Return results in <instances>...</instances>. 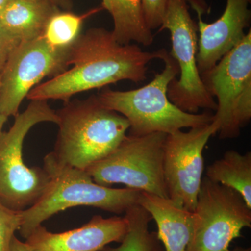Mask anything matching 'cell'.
<instances>
[{
  "instance_id": "cell-14",
  "label": "cell",
  "mask_w": 251,
  "mask_h": 251,
  "mask_svg": "<svg viewBox=\"0 0 251 251\" xmlns=\"http://www.w3.org/2000/svg\"><path fill=\"white\" fill-rule=\"evenodd\" d=\"M139 204L156 222L157 237L165 251H186L192 232V212L170 198L145 192L140 193Z\"/></svg>"
},
{
  "instance_id": "cell-6",
  "label": "cell",
  "mask_w": 251,
  "mask_h": 251,
  "mask_svg": "<svg viewBox=\"0 0 251 251\" xmlns=\"http://www.w3.org/2000/svg\"><path fill=\"white\" fill-rule=\"evenodd\" d=\"M217 99L212 124L221 139L237 138L251 119V31L214 67L201 74Z\"/></svg>"
},
{
  "instance_id": "cell-8",
  "label": "cell",
  "mask_w": 251,
  "mask_h": 251,
  "mask_svg": "<svg viewBox=\"0 0 251 251\" xmlns=\"http://www.w3.org/2000/svg\"><path fill=\"white\" fill-rule=\"evenodd\" d=\"M192 232L186 251H228L231 242L251 227V208L232 188L202 178Z\"/></svg>"
},
{
  "instance_id": "cell-9",
  "label": "cell",
  "mask_w": 251,
  "mask_h": 251,
  "mask_svg": "<svg viewBox=\"0 0 251 251\" xmlns=\"http://www.w3.org/2000/svg\"><path fill=\"white\" fill-rule=\"evenodd\" d=\"M188 0H168L160 31L171 33V55L179 68V79L168 87V97L182 111L198 113L201 109L216 110L217 104L206 91L197 66L198 25L188 11Z\"/></svg>"
},
{
  "instance_id": "cell-10",
  "label": "cell",
  "mask_w": 251,
  "mask_h": 251,
  "mask_svg": "<svg viewBox=\"0 0 251 251\" xmlns=\"http://www.w3.org/2000/svg\"><path fill=\"white\" fill-rule=\"evenodd\" d=\"M71 46L54 47L42 36L21 41L0 75V112L7 118L16 117L23 100L39 82L66 72Z\"/></svg>"
},
{
  "instance_id": "cell-7",
  "label": "cell",
  "mask_w": 251,
  "mask_h": 251,
  "mask_svg": "<svg viewBox=\"0 0 251 251\" xmlns=\"http://www.w3.org/2000/svg\"><path fill=\"white\" fill-rule=\"evenodd\" d=\"M167 133L162 132L135 136L126 135L108 156L87 168L94 182L110 187L121 184L168 198L163 176V148Z\"/></svg>"
},
{
  "instance_id": "cell-19",
  "label": "cell",
  "mask_w": 251,
  "mask_h": 251,
  "mask_svg": "<svg viewBox=\"0 0 251 251\" xmlns=\"http://www.w3.org/2000/svg\"><path fill=\"white\" fill-rule=\"evenodd\" d=\"M101 9L103 8L92 9L81 16L69 11H59L49 20L42 36L54 47H70L80 35L86 18Z\"/></svg>"
},
{
  "instance_id": "cell-26",
  "label": "cell",
  "mask_w": 251,
  "mask_h": 251,
  "mask_svg": "<svg viewBox=\"0 0 251 251\" xmlns=\"http://www.w3.org/2000/svg\"><path fill=\"white\" fill-rule=\"evenodd\" d=\"M11 0H0V16L4 12L8 4Z\"/></svg>"
},
{
  "instance_id": "cell-21",
  "label": "cell",
  "mask_w": 251,
  "mask_h": 251,
  "mask_svg": "<svg viewBox=\"0 0 251 251\" xmlns=\"http://www.w3.org/2000/svg\"><path fill=\"white\" fill-rule=\"evenodd\" d=\"M147 25L151 29L161 27L168 0H141Z\"/></svg>"
},
{
  "instance_id": "cell-22",
  "label": "cell",
  "mask_w": 251,
  "mask_h": 251,
  "mask_svg": "<svg viewBox=\"0 0 251 251\" xmlns=\"http://www.w3.org/2000/svg\"><path fill=\"white\" fill-rule=\"evenodd\" d=\"M19 39L6 30L0 23V75L13 51L20 44Z\"/></svg>"
},
{
  "instance_id": "cell-4",
  "label": "cell",
  "mask_w": 251,
  "mask_h": 251,
  "mask_svg": "<svg viewBox=\"0 0 251 251\" xmlns=\"http://www.w3.org/2000/svg\"><path fill=\"white\" fill-rule=\"evenodd\" d=\"M44 168L50 183L41 199L22 211L19 232L25 239L46 220L70 208L92 206L121 214L139 204L141 191L97 184L87 171L59 163L51 152L44 158Z\"/></svg>"
},
{
  "instance_id": "cell-15",
  "label": "cell",
  "mask_w": 251,
  "mask_h": 251,
  "mask_svg": "<svg viewBox=\"0 0 251 251\" xmlns=\"http://www.w3.org/2000/svg\"><path fill=\"white\" fill-rule=\"evenodd\" d=\"M59 11L47 0H11L0 23L20 41H29L42 36L49 20Z\"/></svg>"
},
{
  "instance_id": "cell-17",
  "label": "cell",
  "mask_w": 251,
  "mask_h": 251,
  "mask_svg": "<svg viewBox=\"0 0 251 251\" xmlns=\"http://www.w3.org/2000/svg\"><path fill=\"white\" fill-rule=\"evenodd\" d=\"M206 176L239 193L251 208V152L229 150L207 167Z\"/></svg>"
},
{
  "instance_id": "cell-1",
  "label": "cell",
  "mask_w": 251,
  "mask_h": 251,
  "mask_svg": "<svg viewBox=\"0 0 251 251\" xmlns=\"http://www.w3.org/2000/svg\"><path fill=\"white\" fill-rule=\"evenodd\" d=\"M158 55V51L149 52L135 44H119L112 31L104 28H92L71 46L69 65L72 67L35 86L26 98L67 102L77 93L119 81L143 82L149 63Z\"/></svg>"
},
{
  "instance_id": "cell-11",
  "label": "cell",
  "mask_w": 251,
  "mask_h": 251,
  "mask_svg": "<svg viewBox=\"0 0 251 251\" xmlns=\"http://www.w3.org/2000/svg\"><path fill=\"white\" fill-rule=\"evenodd\" d=\"M217 133L212 122L167 135L163 148V171L168 198L193 212L197 203L204 171L203 150Z\"/></svg>"
},
{
  "instance_id": "cell-3",
  "label": "cell",
  "mask_w": 251,
  "mask_h": 251,
  "mask_svg": "<svg viewBox=\"0 0 251 251\" xmlns=\"http://www.w3.org/2000/svg\"><path fill=\"white\" fill-rule=\"evenodd\" d=\"M158 54L165 67L161 73L155 74L150 83L137 90H104L97 96L100 103L125 117L129 123V135L135 136L156 132L169 134L182 128L210 124L214 117L211 111L188 113L169 100L168 85L179 74V68L166 49L158 50Z\"/></svg>"
},
{
  "instance_id": "cell-20",
  "label": "cell",
  "mask_w": 251,
  "mask_h": 251,
  "mask_svg": "<svg viewBox=\"0 0 251 251\" xmlns=\"http://www.w3.org/2000/svg\"><path fill=\"white\" fill-rule=\"evenodd\" d=\"M22 224V211L13 210L0 203V251H8Z\"/></svg>"
},
{
  "instance_id": "cell-23",
  "label": "cell",
  "mask_w": 251,
  "mask_h": 251,
  "mask_svg": "<svg viewBox=\"0 0 251 251\" xmlns=\"http://www.w3.org/2000/svg\"><path fill=\"white\" fill-rule=\"evenodd\" d=\"M8 251H38L35 248L32 247L27 242H23L20 241L16 236L13 238L9 250Z\"/></svg>"
},
{
  "instance_id": "cell-24",
  "label": "cell",
  "mask_w": 251,
  "mask_h": 251,
  "mask_svg": "<svg viewBox=\"0 0 251 251\" xmlns=\"http://www.w3.org/2000/svg\"><path fill=\"white\" fill-rule=\"evenodd\" d=\"M51 4L58 9H64L65 11H69L72 9V0H47Z\"/></svg>"
},
{
  "instance_id": "cell-28",
  "label": "cell",
  "mask_w": 251,
  "mask_h": 251,
  "mask_svg": "<svg viewBox=\"0 0 251 251\" xmlns=\"http://www.w3.org/2000/svg\"><path fill=\"white\" fill-rule=\"evenodd\" d=\"M32 1H37V0H32Z\"/></svg>"
},
{
  "instance_id": "cell-27",
  "label": "cell",
  "mask_w": 251,
  "mask_h": 251,
  "mask_svg": "<svg viewBox=\"0 0 251 251\" xmlns=\"http://www.w3.org/2000/svg\"><path fill=\"white\" fill-rule=\"evenodd\" d=\"M228 251H251V248L237 247L233 250H229Z\"/></svg>"
},
{
  "instance_id": "cell-2",
  "label": "cell",
  "mask_w": 251,
  "mask_h": 251,
  "mask_svg": "<svg viewBox=\"0 0 251 251\" xmlns=\"http://www.w3.org/2000/svg\"><path fill=\"white\" fill-rule=\"evenodd\" d=\"M56 113L59 131L51 153L59 163L84 171L110 154L129 129L128 120L103 107L97 96L64 102Z\"/></svg>"
},
{
  "instance_id": "cell-16",
  "label": "cell",
  "mask_w": 251,
  "mask_h": 251,
  "mask_svg": "<svg viewBox=\"0 0 251 251\" xmlns=\"http://www.w3.org/2000/svg\"><path fill=\"white\" fill-rule=\"evenodd\" d=\"M102 8L111 15L112 36L122 45L134 42L151 45L153 35L147 25L141 0H102Z\"/></svg>"
},
{
  "instance_id": "cell-5",
  "label": "cell",
  "mask_w": 251,
  "mask_h": 251,
  "mask_svg": "<svg viewBox=\"0 0 251 251\" xmlns=\"http://www.w3.org/2000/svg\"><path fill=\"white\" fill-rule=\"evenodd\" d=\"M58 117L48 100H33L15 117L14 125L0 137V203L23 211L36 204L47 191L50 177L45 168L28 167L23 158L28 132L42 122L57 125Z\"/></svg>"
},
{
  "instance_id": "cell-13",
  "label": "cell",
  "mask_w": 251,
  "mask_h": 251,
  "mask_svg": "<svg viewBox=\"0 0 251 251\" xmlns=\"http://www.w3.org/2000/svg\"><path fill=\"white\" fill-rule=\"evenodd\" d=\"M128 231L126 218L94 216L78 228L61 233L36 227L26 242L38 251H100L112 242L121 243Z\"/></svg>"
},
{
  "instance_id": "cell-18",
  "label": "cell",
  "mask_w": 251,
  "mask_h": 251,
  "mask_svg": "<svg viewBox=\"0 0 251 251\" xmlns=\"http://www.w3.org/2000/svg\"><path fill=\"white\" fill-rule=\"evenodd\" d=\"M128 231L120 247L104 248L100 251H163L156 233L149 231L151 216L139 204L130 206L125 212Z\"/></svg>"
},
{
  "instance_id": "cell-25",
  "label": "cell",
  "mask_w": 251,
  "mask_h": 251,
  "mask_svg": "<svg viewBox=\"0 0 251 251\" xmlns=\"http://www.w3.org/2000/svg\"><path fill=\"white\" fill-rule=\"evenodd\" d=\"M7 117L4 116V115L0 112V137H1V135L3 133V126H4V124L6 123V122L7 121Z\"/></svg>"
},
{
  "instance_id": "cell-12",
  "label": "cell",
  "mask_w": 251,
  "mask_h": 251,
  "mask_svg": "<svg viewBox=\"0 0 251 251\" xmlns=\"http://www.w3.org/2000/svg\"><path fill=\"white\" fill-rule=\"evenodd\" d=\"M198 15L197 66L200 75L209 70L246 36L251 22V0H227L224 14L212 23L202 21L203 7L198 0H188Z\"/></svg>"
}]
</instances>
